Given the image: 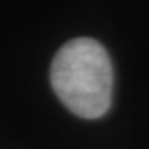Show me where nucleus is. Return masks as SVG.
<instances>
[{"label": "nucleus", "instance_id": "nucleus-1", "mask_svg": "<svg viewBox=\"0 0 149 149\" xmlns=\"http://www.w3.org/2000/svg\"><path fill=\"white\" fill-rule=\"evenodd\" d=\"M56 97L79 118H101L112 101V64L105 47L79 37L62 45L50 64Z\"/></svg>", "mask_w": 149, "mask_h": 149}]
</instances>
